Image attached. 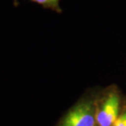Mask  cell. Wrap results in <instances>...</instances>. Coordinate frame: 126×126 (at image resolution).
<instances>
[{
  "label": "cell",
  "mask_w": 126,
  "mask_h": 126,
  "mask_svg": "<svg viewBox=\"0 0 126 126\" xmlns=\"http://www.w3.org/2000/svg\"><path fill=\"white\" fill-rule=\"evenodd\" d=\"M58 126H96V104L92 100L78 103L62 118Z\"/></svg>",
  "instance_id": "cell-1"
},
{
  "label": "cell",
  "mask_w": 126,
  "mask_h": 126,
  "mask_svg": "<svg viewBox=\"0 0 126 126\" xmlns=\"http://www.w3.org/2000/svg\"><path fill=\"white\" fill-rule=\"evenodd\" d=\"M121 113L119 96L111 93L100 105L96 106V126H112Z\"/></svg>",
  "instance_id": "cell-2"
},
{
  "label": "cell",
  "mask_w": 126,
  "mask_h": 126,
  "mask_svg": "<svg viewBox=\"0 0 126 126\" xmlns=\"http://www.w3.org/2000/svg\"><path fill=\"white\" fill-rule=\"evenodd\" d=\"M31 1L43 6L45 8L51 9L57 12H61V9L59 6L60 0H31Z\"/></svg>",
  "instance_id": "cell-3"
},
{
  "label": "cell",
  "mask_w": 126,
  "mask_h": 126,
  "mask_svg": "<svg viewBox=\"0 0 126 126\" xmlns=\"http://www.w3.org/2000/svg\"><path fill=\"white\" fill-rule=\"evenodd\" d=\"M112 126H126V109L121 111Z\"/></svg>",
  "instance_id": "cell-4"
},
{
  "label": "cell",
  "mask_w": 126,
  "mask_h": 126,
  "mask_svg": "<svg viewBox=\"0 0 126 126\" xmlns=\"http://www.w3.org/2000/svg\"><path fill=\"white\" fill-rule=\"evenodd\" d=\"M14 4L16 5V6H17L18 4V0H14Z\"/></svg>",
  "instance_id": "cell-5"
}]
</instances>
